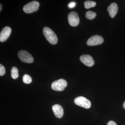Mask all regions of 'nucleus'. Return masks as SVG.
<instances>
[{
	"mask_svg": "<svg viewBox=\"0 0 125 125\" xmlns=\"http://www.w3.org/2000/svg\"><path fill=\"white\" fill-rule=\"evenodd\" d=\"M19 58L23 62L31 63L33 62V57L29 52L24 50L20 51L18 53Z\"/></svg>",
	"mask_w": 125,
	"mask_h": 125,
	"instance_id": "nucleus-3",
	"label": "nucleus"
},
{
	"mask_svg": "<svg viewBox=\"0 0 125 125\" xmlns=\"http://www.w3.org/2000/svg\"><path fill=\"white\" fill-rule=\"evenodd\" d=\"M23 81L25 83H30L32 81V78L29 75L25 74L23 76Z\"/></svg>",
	"mask_w": 125,
	"mask_h": 125,
	"instance_id": "nucleus-15",
	"label": "nucleus"
},
{
	"mask_svg": "<svg viewBox=\"0 0 125 125\" xmlns=\"http://www.w3.org/2000/svg\"><path fill=\"white\" fill-rule=\"evenodd\" d=\"M67 85L66 81L63 79H60L54 81L52 83V88L57 91H62L65 89Z\"/></svg>",
	"mask_w": 125,
	"mask_h": 125,
	"instance_id": "nucleus-4",
	"label": "nucleus"
},
{
	"mask_svg": "<svg viewBox=\"0 0 125 125\" xmlns=\"http://www.w3.org/2000/svg\"><path fill=\"white\" fill-rule=\"evenodd\" d=\"M0 11H1V9H2V5H1V4H0Z\"/></svg>",
	"mask_w": 125,
	"mask_h": 125,
	"instance_id": "nucleus-20",
	"label": "nucleus"
},
{
	"mask_svg": "<svg viewBox=\"0 0 125 125\" xmlns=\"http://www.w3.org/2000/svg\"><path fill=\"white\" fill-rule=\"evenodd\" d=\"M104 39L102 36L94 35L90 38L87 40V44L88 46H94L101 45L104 42Z\"/></svg>",
	"mask_w": 125,
	"mask_h": 125,
	"instance_id": "nucleus-7",
	"label": "nucleus"
},
{
	"mask_svg": "<svg viewBox=\"0 0 125 125\" xmlns=\"http://www.w3.org/2000/svg\"><path fill=\"white\" fill-rule=\"evenodd\" d=\"M84 7L85 9H89L95 7L96 5V2L92 1H86L84 2Z\"/></svg>",
	"mask_w": 125,
	"mask_h": 125,
	"instance_id": "nucleus-13",
	"label": "nucleus"
},
{
	"mask_svg": "<svg viewBox=\"0 0 125 125\" xmlns=\"http://www.w3.org/2000/svg\"><path fill=\"white\" fill-rule=\"evenodd\" d=\"M75 5V3L74 2H71V3H70L69 5V7L70 8H73L74 7Z\"/></svg>",
	"mask_w": 125,
	"mask_h": 125,
	"instance_id": "nucleus-18",
	"label": "nucleus"
},
{
	"mask_svg": "<svg viewBox=\"0 0 125 125\" xmlns=\"http://www.w3.org/2000/svg\"><path fill=\"white\" fill-rule=\"evenodd\" d=\"M11 29L10 27L6 26L5 27L0 33V41L2 42L6 40L11 33Z\"/></svg>",
	"mask_w": 125,
	"mask_h": 125,
	"instance_id": "nucleus-9",
	"label": "nucleus"
},
{
	"mask_svg": "<svg viewBox=\"0 0 125 125\" xmlns=\"http://www.w3.org/2000/svg\"><path fill=\"white\" fill-rule=\"evenodd\" d=\"M96 15H97V14L96 13L89 10V11H88L86 12L85 16L86 18L88 20H92L96 18Z\"/></svg>",
	"mask_w": 125,
	"mask_h": 125,
	"instance_id": "nucleus-12",
	"label": "nucleus"
},
{
	"mask_svg": "<svg viewBox=\"0 0 125 125\" xmlns=\"http://www.w3.org/2000/svg\"><path fill=\"white\" fill-rule=\"evenodd\" d=\"M123 108H124V109H125V102H124V104H123Z\"/></svg>",
	"mask_w": 125,
	"mask_h": 125,
	"instance_id": "nucleus-19",
	"label": "nucleus"
},
{
	"mask_svg": "<svg viewBox=\"0 0 125 125\" xmlns=\"http://www.w3.org/2000/svg\"><path fill=\"white\" fill-rule=\"evenodd\" d=\"M74 102L76 105L86 109H89L91 107V102L83 96L76 98L74 100Z\"/></svg>",
	"mask_w": 125,
	"mask_h": 125,
	"instance_id": "nucleus-5",
	"label": "nucleus"
},
{
	"mask_svg": "<svg viewBox=\"0 0 125 125\" xmlns=\"http://www.w3.org/2000/svg\"><path fill=\"white\" fill-rule=\"evenodd\" d=\"M11 78L14 79H16L19 76L18 74V70L17 67H13L11 68Z\"/></svg>",
	"mask_w": 125,
	"mask_h": 125,
	"instance_id": "nucleus-14",
	"label": "nucleus"
},
{
	"mask_svg": "<svg viewBox=\"0 0 125 125\" xmlns=\"http://www.w3.org/2000/svg\"><path fill=\"white\" fill-rule=\"evenodd\" d=\"M80 60L85 65L89 67H92L94 64L93 58L89 55H83L81 56Z\"/></svg>",
	"mask_w": 125,
	"mask_h": 125,
	"instance_id": "nucleus-8",
	"label": "nucleus"
},
{
	"mask_svg": "<svg viewBox=\"0 0 125 125\" xmlns=\"http://www.w3.org/2000/svg\"><path fill=\"white\" fill-rule=\"evenodd\" d=\"M43 33L47 40L51 44L55 45L58 42L57 36L50 28L45 27L43 29Z\"/></svg>",
	"mask_w": 125,
	"mask_h": 125,
	"instance_id": "nucleus-1",
	"label": "nucleus"
},
{
	"mask_svg": "<svg viewBox=\"0 0 125 125\" xmlns=\"http://www.w3.org/2000/svg\"><path fill=\"white\" fill-rule=\"evenodd\" d=\"M52 110L55 115L57 118H61L64 114V110L60 105L56 104L52 107Z\"/></svg>",
	"mask_w": 125,
	"mask_h": 125,
	"instance_id": "nucleus-10",
	"label": "nucleus"
},
{
	"mask_svg": "<svg viewBox=\"0 0 125 125\" xmlns=\"http://www.w3.org/2000/svg\"><path fill=\"white\" fill-rule=\"evenodd\" d=\"M107 125H117L116 123L113 121H111L108 122Z\"/></svg>",
	"mask_w": 125,
	"mask_h": 125,
	"instance_id": "nucleus-17",
	"label": "nucleus"
},
{
	"mask_svg": "<svg viewBox=\"0 0 125 125\" xmlns=\"http://www.w3.org/2000/svg\"><path fill=\"white\" fill-rule=\"evenodd\" d=\"M68 20L70 25L76 27L80 22V19L78 14L75 11H72L68 15Z\"/></svg>",
	"mask_w": 125,
	"mask_h": 125,
	"instance_id": "nucleus-6",
	"label": "nucleus"
},
{
	"mask_svg": "<svg viewBox=\"0 0 125 125\" xmlns=\"http://www.w3.org/2000/svg\"><path fill=\"white\" fill-rule=\"evenodd\" d=\"M109 15L112 18H114L116 15L118 11V7L116 3H112L107 8Z\"/></svg>",
	"mask_w": 125,
	"mask_h": 125,
	"instance_id": "nucleus-11",
	"label": "nucleus"
},
{
	"mask_svg": "<svg viewBox=\"0 0 125 125\" xmlns=\"http://www.w3.org/2000/svg\"><path fill=\"white\" fill-rule=\"evenodd\" d=\"M39 6L38 1H33L25 5L23 7V10L27 13H31L38 10Z\"/></svg>",
	"mask_w": 125,
	"mask_h": 125,
	"instance_id": "nucleus-2",
	"label": "nucleus"
},
{
	"mask_svg": "<svg viewBox=\"0 0 125 125\" xmlns=\"http://www.w3.org/2000/svg\"><path fill=\"white\" fill-rule=\"evenodd\" d=\"M5 73V67L1 65L0 64V75L2 76L4 75Z\"/></svg>",
	"mask_w": 125,
	"mask_h": 125,
	"instance_id": "nucleus-16",
	"label": "nucleus"
}]
</instances>
